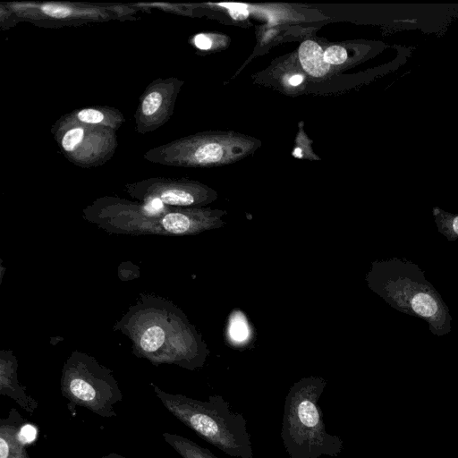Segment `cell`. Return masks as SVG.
I'll list each match as a JSON object with an SVG mask.
<instances>
[{"mask_svg":"<svg viewBox=\"0 0 458 458\" xmlns=\"http://www.w3.org/2000/svg\"><path fill=\"white\" fill-rule=\"evenodd\" d=\"M299 59L303 70L313 77H321L329 70L324 60V51L312 40L303 41L299 47Z\"/></svg>","mask_w":458,"mask_h":458,"instance_id":"7c38bea8","label":"cell"},{"mask_svg":"<svg viewBox=\"0 0 458 458\" xmlns=\"http://www.w3.org/2000/svg\"><path fill=\"white\" fill-rule=\"evenodd\" d=\"M453 228L454 232L458 234V216H456L453 221Z\"/></svg>","mask_w":458,"mask_h":458,"instance_id":"7402d4cb","label":"cell"},{"mask_svg":"<svg viewBox=\"0 0 458 458\" xmlns=\"http://www.w3.org/2000/svg\"><path fill=\"white\" fill-rule=\"evenodd\" d=\"M150 385L165 408L200 438L232 457H253L246 420L242 413L233 412L221 395L200 401Z\"/></svg>","mask_w":458,"mask_h":458,"instance_id":"277c9868","label":"cell"},{"mask_svg":"<svg viewBox=\"0 0 458 458\" xmlns=\"http://www.w3.org/2000/svg\"><path fill=\"white\" fill-rule=\"evenodd\" d=\"M61 392L72 414L79 406L104 418L116 417L114 405L123 400L112 370L79 351H73L63 366Z\"/></svg>","mask_w":458,"mask_h":458,"instance_id":"5b68a950","label":"cell"},{"mask_svg":"<svg viewBox=\"0 0 458 458\" xmlns=\"http://www.w3.org/2000/svg\"><path fill=\"white\" fill-rule=\"evenodd\" d=\"M165 441L172 446L182 458H217L208 448H204L184 437L163 433Z\"/></svg>","mask_w":458,"mask_h":458,"instance_id":"5bb4252c","label":"cell"},{"mask_svg":"<svg viewBox=\"0 0 458 458\" xmlns=\"http://www.w3.org/2000/svg\"><path fill=\"white\" fill-rule=\"evenodd\" d=\"M127 191L141 202L159 200L174 208H201L216 199L213 190L185 180L148 179L128 185Z\"/></svg>","mask_w":458,"mask_h":458,"instance_id":"8992f818","label":"cell"},{"mask_svg":"<svg viewBox=\"0 0 458 458\" xmlns=\"http://www.w3.org/2000/svg\"><path fill=\"white\" fill-rule=\"evenodd\" d=\"M348 58L347 51L340 46H331L324 51V60L327 64L338 65Z\"/></svg>","mask_w":458,"mask_h":458,"instance_id":"e0dca14e","label":"cell"},{"mask_svg":"<svg viewBox=\"0 0 458 458\" xmlns=\"http://www.w3.org/2000/svg\"><path fill=\"white\" fill-rule=\"evenodd\" d=\"M226 6L234 19H244L248 15V12L244 5L241 4H219Z\"/></svg>","mask_w":458,"mask_h":458,"instance_id":"ac0fdd59","label":"cell"},{"mask_svg":"<svg viewBox=\"0 0 458 458\" xmlns=\"http://www.w3.org/2000/svg\"><path fill=\"white\" fill-rule=\"evenodd\" d=\"M226 332L232 346L242 348L248 345L251 329L246 316L241 310H233L231 313Z\"/></svg>","mask_w":458,"mask_h":458,"instance_id":"4fadbf2b","label":"cell"},{"mask_svg":"<svg viewBox=\"0 0 458 458\" xmlns=\"http://www.w3.org/2000/svg\"><path fill=\"white\" fill-rule=\"evenodd\" d=\"M303 81V77L301 74H294L289 79V83L292 86H298Z\"/></svg>","mask_w":458,"mask_h":458,"instance_id":"ffe728a7","label":"cell"},{"mask_svg":"<svg viewBox=\"0 0 458 458\" xmlns=\"http://www.w3.org/2000/svg\"><path fill=\"white\" fill-rule=\"evenodd\" d=\"M114 329L131 340L135 356L155 366L173 364L194 370L204 366L209 353L184 312L160 296L141 295Z\"/></svg>","mask_w":458,"mask_h":458,"instance_id":"6da1fadb","label":"cell"},{"mask_svg":"<svg viewBox=\"0 0 458 458\" xmlns=\"http://www.w3.org/2000/svg\"><path fill=\"white\" fill-rule=\"evenodd\" d=\"M18 361L10 350L0 352V394L16 402L24 411L32 414L38 409V403L20 385L17 377Z\"/></svg>","mask_w":458,"mask_h":458,"instance_id":"9c48e42d","label":"cell"},{"mask_svg":"<svg viewBox=\"0 0 458 458\" xmlns=\"http://www.w3.org/2000/svg\"><path fill=\"white\" fill-rule=\"evenodd\" d=\"M72 123L100 126L110 129L117 128L123 123L120 113L107 108L88 107L77 111L72 115Z\"/></svg>","mask_w":458,"mask_h":458,"instance_id":"8fae6325","label":"cell"},{"mask_svg":"<svg viewBox=\"0 0 458 458\" xmlns=\"http://www.w3.org/2000/svg\"><path fill=\"white\" fill-rule=\"evenodd\" d=\"M39 9L45 15L55 19H66L77 13L75 8L59 4H44Z\"/></svg>","mask_w":458,"mask_h":458,"instance_id":"2e32d148","label":"cell"},{"mask_svg":"<svg viewBox=\"0 0 458 458\" xmlns=\"http://www.w3.org/2000/svg\"><path fill=\"white\" fill-rule=\"evenodd\" d=\"M177 88L172 79L158 80L148 87L135 115L138 131H153L168 120Z\"/></svg>","mask_w":458,"mask_h":458,"instance_id":"ba28073f","label":"cell"},{"mask_svg":"<svg viewBox=\"0 0 458 458\" xmlns=\"http://www.w3.org/2000/svg\"><path fill=\"white\" fill-rule=\"evenodd\" d=\"M113 129L72 123L61 127L64 131L60 138V146L71 161L80 165H94L106 159L115 146Z\"/></svg>","mask_w":458,"mask_h":458,"instance_id":"52a82bcc","label":"cell"},{"mask_svg":"<svg viewBox=\"0 0 458 458\" xmlns=\"http://www.w3.org/2000/svg\"><path fill=\"white\" fill-rule=\"evenodd\" d=\"M413 310L423 316L431 317L437 311L436 301L428 294L424 293H417L411 300Z\"/></svg>","mask_w":458,"mask_h":458,"instance_id":"9a60e30c","label":"cell"},{"mask_svg":"<svg viewBox=\"0 0 458 458\" xmlns=\"http://www.w3.org/2000/svg\"><path fill=\"white\" fill-rule=\"evenodd\" d=\"M100 458H127L115 453H110L107 455H103Z\"/></svg>","mask_w":458,"mask_h":458,"instance_id":"44dd1931","label":"cell"},{"mask_svg":"<svg viewBox=\"0 0 458 458\" xmlns=\"http://www.w3.org/2000/svg\"><path fill=\"white\" fill-rule=\"evenodd\" d=\"M83 217L108 233L126 235H195L223 227L225 210L174 208L159 200L132 202L103 197L86 207Z\"/></svg>","mask_w":458,"mask_h":458,"instance_id":"7a4b0ae2","label":"cell"},{"mask_svg":"<svg viewBox=\"0 0 458 458\" xmlns=\"http://www.w3.org/2000/svg\"><path fill=\"white\" fill-rule=\"evenodd\" d=\"M194 45L201 50H208L212 47L211 38L205 34H198L194 38Z\"/></svg>","mask_w":458,"mask_h":458,"instance_id":"d6986e66","label":"cell"},{"mask_svg":"<svg viewBox=\"0 0 458 458\" xmlns=\"http://www.w3.org/2000/svg\"><path fill=\"white\" fill-rule=\"evenodd\" d=\"M327 386L321 377H302L290 388L284 402L281 428L284 447L290 458L337 456L343 440L327 431L319 398Z\"/></svg>","mask_w":458,"mask_h":458,"instance_id":"3957f363","label":"cell"},{"mask_svg":"<svg viewBox=\"0 0 458 458\" xmlns=\"http://www.w3.org/2000/svg\"><path fill=\"white\" fill-rule=\"evenodd\" d=\"M27 422L16 408H11L0 420V458H30L22 436Z\"/></svg>","mask_w":458,"mask_h":458,"instance_id":"30bf717a","label":"cell"}]
</instances>
